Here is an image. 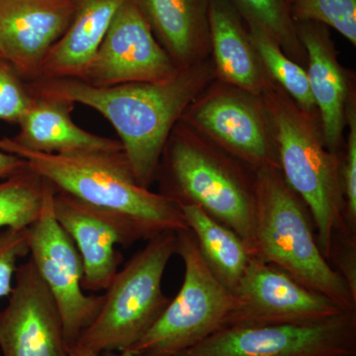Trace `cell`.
Masks as SVG:
<instances>
[{
	"label": "cell",
	"mask_w": 356,
	"mask_h": 356,
	"mask_svg": "<svg viewBox=\"0 0 356 356\" xmlns=\"http://www.w3.org/2000/svg\"><path fill=\"white\" fill-rule=\"evenodd\" d=\"M215 79L211 57L178 70L159 83L93 86L76 79L26 81L35 95L62 98L95 109L110 122L136 181L149 189L163 147L189 104Z\"/></svg>",
	"instance_id": "6da1fadb"
},
{
	"label": "cell",
	"mask_w": 356,
	"mask_h": 356,
	"mask_svg": "<svg viewBox=\"0 0 356 356\" xmlns=\"http://www.w3.org/2000/svg\"><path fill=\"white\" fill-rule=\"evenodd\" d=\"M0 149L20 156L58 191L108 211L127 221L149 241L165 232L189 229L181 208L159 192L140 186L123 149L76 154H44L0 139Z\"/></svg>",
	"instance_id": "7a4b0ae2"
},
{
	"label": "cell",
	"mask_w": 356,
	"mask_h": 356,
	"mask_svg": "<svg viewBox=\"0 0 356 356\" xmlns=\"http://www.w3.org/2000/svg\"><path fill=\"white\" fill-rule=\"evenodd\" d=\"M154 181L159 193L179 206L200 208L236 232L252 250L255 172L184 122L178 121L166 140Z\"/></svg>",
	"instance_id": "3957f363"
},
{
	"label": "cell",
	"mask_w": 356,
	"mask_h": 356,
	"mask_svg": "<svg viewBox=\"0 0 356 356\" xmlns=\"http://www.w3.org/2000/svg\"><path fill=\"white\" fill-rule=\"evenodd\" d=\"M261 96L273 126L281 175L308 208L318 247L329 261L332 240L348 229L341 184L343 152L331 153L325 145L318 114L300 108L273 81Z\"/></svg>",
	"instance_id": "277c9868"
},
{
	"label": "cell",
	"mask_w": 356,
	"mask_h": 356,
	"mask_svg": "<svg viewBox=\"0 0 356 356\" xmlns=\"http://www.w3.org/2000/svg\"><path fill=\"white\" fill-rule=\"evenodd\" d=\"M252 252L344 310H356L346 281L321 252L308 208L275 168L255 172Z\"/></svg>",
	"instance_id": "5b68a950"
},
{
	"label": "cell",
	"mask_w": 356,
	"mask_h": 356,
	"mask_svg": "<svg viewBox=\"0 0 356 356\" xmlns=\"http://www.w3.org/2000/svg\"><path fill=\"white\" fill-rule=\"evenodd\" d=\"M177 240V232L159 234L119 269L104 290L102 309L76 344L99 355L127 350L149 332L170 301L163 278Z\"/></svg>",
	"instance_id": "8992f818"
},
{
	"label": "cell",
	"mask_w": 356,
	"mask_h": 356,
	"mask_svg": "<svg viewBox=\"0 0 356 356\" xmlns=\"http://www.w3.org/2000/svg\"><path fill=\"white\" fill-rule=\"evenodd\" d=\"M177 234L184 282L153 327L129 350L135 356L181 355L219 331L234 305L233 293L206 266L191 229Z\"/></svg>",
	"instance_id": "52a82bcc"
},
{
	"label": "cell",
	"mask_w": 356,
	"mask_h": 356,
	"mask_svg": "<svg viewBox=\"0 0 356 356\" xmlns=\"http://www.w3.org/2000/svg\"><path fill=\"white\" fill-rule=\"evenodd\" d=\"M180 121L254 172L280 170L273 126L261 95L214 79Z\"/></svg>",
	"instance_id": "ba28073f"
},
{
	"label": "cell",
	"mask_w": 356,
	"mask_h": 356,
	"mask_svg": "<svg viewBox=\"0 0 356 356\" xmlns=\"http://www.w3.org/2000/svg\"><path fill=\"white\" fill-rule=\"evenodd\" d=\"M55 192V186L44 179L41 215L26 229V233L30 259L57 303L64 325L65 341L70 348L76 346L84 330L97 316L102 307L103 294L84 293L81 285L83 259L76 243L54 214Z\"/></svg>",
	"instance_id": "9c48e42d"
},
{
	"label": "cell",
	"mask_w": 356,
	"mask_h": 356,
	"mask_svg": "<svg viewBox=\"0 0 356 356\" xmlns=\"http://www.w3.org/2000/svg\"><path fill=\"white\" fill-rule=\"evenodd\" d=\"M177 356H356V310L315 324L224 327Z\"/></svg>",
	"instance_id": "30bf717a"
},
{
	"label": "cell",
	"mask_w": 356,
	"mask_h": 356,
	"mask_svg": "<svg viewBox=\"0 0 356 356\" xmlns=\"http://www.w3.org/2000/svg\"><path fill=\"white\" fill-rule=\"evenodd\" d=\"M233 295L234 305L221 329L315 324L350 311L257 257L250 261Z\"/></svg>",
	"instance_id": "8fae6325"
},
{
	"label": "cell",
	"mask_w": 356,
	"mask_h": 356,
	"mask_svg": "<svg viewBox=\"0 0 356 356\" xmlns=\"http://www.w3.org/2000/svg\"><path fill=\"white\" fill-rule=\"evenodd\" d=\"M177 72L135 0H126L79 79L93 86L159 83Z\"/></svg>",
	"instance_id": "7c38bea8"
},
{
	"label": "cell",
	"mask_w": 356,
	"mask_h": 356,
	"mask_svg": "<svg viewBox=\"0 0 356 356\" xmlns=\"http://www.w3.org/2000/svg\"><path fill=\"white\" fill-rule=\"evenodd\" d=\"M8 298L0 312L3 356H69L60 310L30 257L18 266Z\"/></svg>",
	"instance_id": "4fadbf2b"
},
{
	"label": "cell",
	"mask_w": 356,
	"mask_h": 356,
	"mask_svg": "<svg viewBox=\"0 0 356 356\" xmlns=\"http://www.w3.org/2000/svg\"><path fill=\"white\" fill-rule=\"evenodd\" d=\"M53 205L56 219L76 243L83 259V289L104 291L123 262L116 245L131 247L140 241V236L121 217L57 189Z\"/></svg>",
	"instance_id": "5bb4252c"
},
{
	"label": "cell",
	"mask_w": 356,
	"mask_h": 356,
	"mask_svg": "<svg viewBox=\"0 0 356 356\" xmlns=\"http://www.w3.org/2000/svg\"><path fill=\"white\" fill-rule=\"evenodd\" d=\"M76 0H0V58L25 81L69 29Z\"/></svg>",
	"instance_id": "9a60e30c"
},
{
	"label": "cell",
	"mask_w": 356,
	"mask_h": 356,
	"mask_svg": "<svg viewBox=\"0 0 356 356\" xmlns=\"http://www.w3.org/2000/svg\"><path fill=\"white\" fill-rule=\"evenodd\" d=\"M295 25L306 51L307 76L325 147L332 154H341L344 146L346 110L356 93L355 74L339 62L327 26L316 22Z\"/></svg>",
	"instance_id": "2e32d148"
},
{
	"label": "cell",
	"mask_w": 356,
	"mask_h": 356,
	"mask_svg": "<svg viewBox=\"0 0 356 356\" xmlns=\"http://www.w3.org/2000/svg\"><path fill=\"white\" fill-rule=\"evenodd\" d=\"M74 105L62 98L32 93L31 104L18 123L19 133L11 139L21 147L44 154L123 149L120 140L95 135L79 127L72 119Z\"/></svg>",
	"instance_id": "e0dca14e"
},
{
	"label": "cell",
	"mask_w": 356,
	"mask_h": 356,
	"mask_svg": "<svg viewBox=\"0 0 356 356\" xmlns=\"http://www.w3.org/2000/svg\"><path fill=\"white\" fill-rule=\"evenodd\" d=\"M178 70L211 57L210 0H135Z\"/></svg>",
	"instance_id": "ac0fdd59"
},
{
	"label": "cell",
	"mask_w": 356,
	"mask_h": 356,
	"mask_svg": "<svg viewBox=\"0 0 356 356\" xmlns=\"http://www.w3.org/2000/svg\"><path fill=\"white\" fill-rule=\"evenodd\" d=\"M209 25L215 79L261 95L271 81L245 21L228 0H210Z\"/></svg>",
	"instance_id": "d6986e66"
},
{
	"label": "cell",
	"mask_w": 356,
	"mask_h": 356,
	"mask_svg": "<svg viewBox=\"0 0 356 356\" xmlns=\"http://www.w3.org/2000/svg\"><path fill=\"white\" fill-rule=\"evenodd\" d=\"M125 1L76 0L69 29L51 49L32 81L81 79L108 31L115 14Z\"/></svg>",
	"instance_id": "ffe728a7"
},
{
	"label": "cell",
	"mask_w": 356,
	"mask_h": 356,
	"mask_svg": "<svg viewBox=\"0 0 356 356\" xmlns=\"http://www.w3.org/2000/svg\"><path fill=\"white\" fill-rule=\"evenodd\" d=\"M189 229L195 236L201 257L220 283L234 293L254 259L252 250L236 232L200 208L180 206Z\"/></svg>",
	"instance_id": "44dd1931"
},
{
	"label": "cell",
	"mask_w": 356,
	"mask_h": 356,
	"mask_svg": "<svg viewBox=\"0 0 356 356\" xmlns=\"http://www.w3.org/2000/svg\"><path fill=\"white\" fill-rule=\"evenodd\" d=\"M245 25L268 79L289 95L300 108L308 113L318 114L303 65L288 57L275 40L259 26L252 23Z\"/></svg>",
	"instance_id": "7402d4cb"
},
{
	"label": "cell",
	"mask_w": 356,
	"mask_h": 356,
	"mask_svg": "<svg viewBox=\"0 0 356 356\" xmlns=\"http://www.w3.org/2000/svg\"><path fill=\"white\" fill-rule=\"evenodd\" d=\"M44 179L29 165L0 182V229H26L43 208Z\"/></svg>",
	"instance_id": "603a6c76"
},
{
	"label": "cell",
	"mask_w": 356,
	"mask_h": 356,
	"mask_svg": "<svg viewBox=\"0 0 356 356\" xmlns=\"http://www.w3.org/2000/svg\"><path fill=\"white\" fill-rule=\"evenodd\" d=\"M245 23L259 26L282 51L296 62L307 64L305 49L300 42L288 0H228Z\"/></svg>",
	"instance_id": "cb8c5ba5"
},
{
	"label": "cell",
	"mask_w": 356,
	"mask_h": 356,
	"mask_svg": "<svg viewBox=\"0 0 356 356\" xmlns=\"http://www.w3.org/2000/svg\"><path fill=\"white\" fill-rule=\"evenodd\" d=\"M288 6L295 24L320 23L356 46V0H288Z\"/></svg>",
	"instance_id": "d4e9b609"
},
{
	"label": "cell",
	"mask_w": 356,
	"mask_h": 356,
	"mask_svg": "<svg viewBox=\"0 0 356 356\" xmlns=\"http://www.w3.org/2000/svg\"><path fill=\"white\" fill-rule=\"evenodd\" d=\"M348 138L341 154V184L346 211L344 219L350 231L356 232V93L346 110Z\"/></svg>",
	"instance_id": "484cf974"
},
{
	"label": "cell",
	"mask_w": 356,
	"mask_h": 356,
	"mask_svg": "<svg viewBox=\"0 0 356 356\" xmlns=\"http://www.w3.org/2000/svg\"><path fill=\"white\" fill-rule=\"evenodd\" d=\"M32 93L27 83L0 58V120L18 124L29 108Z\"/></svg>",
	"instance_id": "4316f807"
},
{
	"label": "cell",
	"mask_w": 356,
	"mask_h": 356,
	"mask_svg": "<svg viewBox=\"0 0 356 356\" xmlns=\"http://www.w3.org/2000/svg\"><path fill=\"white\" fill-rule=\"evenodd\" d=\"M29 255L26 229H0V299L9 297L19 259Z\"/></svg>",
	"instance_id": "83f0119b"
},
{
	"label": "cell",
	"mask_w": 356,
	"mask_h": 356,
	"mask_svg": "<svg viewBox=\"0 0 356 356\" xmlns=\"http://www.w3.org/2000/svg\"><path fill=\"white\" fill-rule=\"evenodd\" d=\"M329 262L346 281L356 299V232L344 229L334 236Z\"/></svg>",
	"instance_id": "f1b7e54d"
},
{
	"label": "cell",
	"mask_w": 356,
	"mask_h": 356,
	"mask_svg": "<svg viewBox=\"0 0 356 356\" xmlns=\"http://www.w3.org/2000/svg\"><path fill=\"white\" fill-rule=\"evenodd\" d=\"M27 168L28 163L24 159L0 149V179L13 177Z\"/></svg>",
	"instance_id": "f546056e"
},
{
	"label": "cell",
	"mask_w": 356,
	"mask_h": 356,
	"mask_svg": "<svg viewBox=\"0 0 356 356\" xmlns=\"http://www.w3.org/2000/svg\"><path fill=\"white\" fill-rule=\"evenodd\" d=\"M69 356H100L99 353L84 348L83 346L76 344L70 348Z\"/></svg>",
	"instance_id": "4dcf8cb0"
},
{
	"label": "cell",
	"mask_w": 356,
	"mask_h": 356,
	"mask_svg": "<svg viewBox=\"0 0 356 356\" xmlns=\"http://www.w3.org/2000/svg\"><path fill=\"white\" fill-rule=\"evenodd\" d=\"M100 356H135L131 350L123 351H104L100 353Z\"/></svg>",
	"instance_id": "1f68e13d"
}]
</instances>
